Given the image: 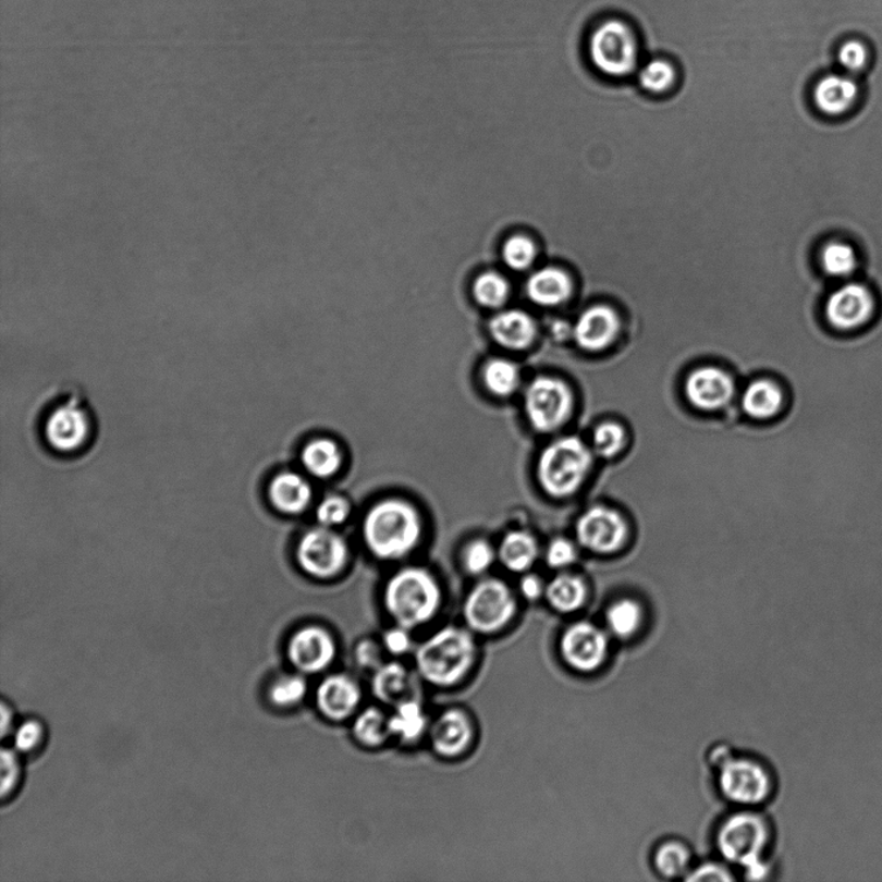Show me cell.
Listing matches in <instances>:
<instances>
[{
  "label": "cell",
  "instance_id": "6da1fadb",
  "mask_svg": "<svg viewBox=\"0 0 882 882\" xmlns=\"http://www.w3.org/2000/svg\"><path fill=\"white\" fill-rule=\"evenodd\" d=\"M422 520L413 504L401 499H387L368 511L364 538L370 551L381 560L406 558L420 543Z\"/></svg>",
  "mask_w": 882,
  "mask_h": 882
},
{
  "label": "cell",
  "instance_id": "7a4b0ae2",
  "mask_svg": "<svg viewBox=\"0 0 882 882\" xmlns=\"http://www.w3.org/2000/svg\"><path fill=\"white\" fill-rule=\"evenodd\" d=\"M477 646L468 629L444 627L415 650L416 671L427 683L439 687L460 684L474 666Z\"/></svg>",
  "mask_w": 882,
  "mask_h": 882
},
{
  "label": "cell",
  "instance_id": "3957f363",
  "mask_svg": "<svg viewBox=\"0 0 882 882\" xmlns=\"http://www.w3.org/2000/svg\"><path fill=\"white\" fill-rule=\"evenodd\" d=\"M640 36L628 20L611 16L599 21L587 40L589 65L605 79L622 81L641 66Z\"/></svg>",
  "mask_w": 882,
  "mask_h": 882
},
{
  "label": "cell",
  "instance_id": "277c9868",
  "mask_svg": "<svg viewBox=\"0 0 882 882\" xmlns=\"http://www.w3.org/2000/svg\"><path fill=\"white\" fill-rule=\"evenodd\" d=\"M441 602L439 583L426 568H402L385 587L384 605L389 615L409 630L432 621Z\"/></svg>",
  "mask_w": 882,
  "mask_h": 882
},
{
  "label": "cell",
  "instance_id": "5b68a950",
  "mask_svg": "<svg viewBox=\"0 0 882 882\" xmlns=\"http://www.w3.org/2000/svg\"><path fill=\"white\" fill-rule=\"evenodd\" d=\"M769 825L755 812H738L722 823L718 833V847L727 862L745 870L748 880H763L769 866L763 852L769 844Z\"/></svg>",
  "mask_w": 882,
  "mask_h": 882
},
{
  "label": "cell",
  "instance_id": "8992f818",
  "mask_svg": "<svg viewBox=\"0 0 882 882\" xmlns=\"http://www.w3.org/2000/svg\"><path fill=\"white\" fill-rule=\"evenodd\" d=\"M592 454L576 437L554 441L540 455L538 479L541 488L553 498H567L585 482Z\"/></svg>",
  "mask_w": 882,
  "mask_h": 882
},
{
  "label": "cell",
  "instance_id": "52a82bcc",
  "mask_svg": "<svg viewBox=\"0 0 882 882\" xmlns=\"http://www.w3.org/2000/svg\"><path fill=\"white\" fill-rule=\"evenodd\" d=\"M877 302L871 290L857 282L845 283L824 304L825 330L840 338H856L872 329Z\"/></svg>",
  "mask_w": 882,
  "mask_h": 882
},
{
  "label": "cell",
  "instance_id": "ba28073f",
  "mask_svg": "<svg viewBox=\"0 0 882 882\" xmlns=\"http://www.w3.org/2000/svg\"><path fill=\"white\" fill-rule=\"evenodd\" d=\"M516 611L515 595L499 579L478 583L464 602V620L476 634H495L515 617Z\"/></svg>",
  "mask_w": 882,
  "mask_h": 882
},
{
  "label": "cell",
  "instance_id": "9c48e42d",
  "mask_svg": "<svg viewBox=\"0 0 882 882\" xmlns=\"http://www.w3.org/2000/svg\"><path fill=\"white\" fill-rule=\"evenodd\" d=\"M572 407L573 395L564 381L539 377L526 389L527 419L540 433H551L561 428L571 416Z\"/></svg>",
  "mask_w": 882,
  "mask_h": 882
},
{
  "label": "cell",
  "instance_id": "30bf717a",
  "mask_svg": "<svg viewBox=\"0 0 882 882\" xmlns=\"http://www.w3.org/2000/svg\"><path fill=\"white\" fill-rule=\"evenodd\" d=\"M348 559L346 541L331 527L308 531L297 547L298 565L317 579H330L342 573Z\"/></svg>",
  "mask_w": 882,
  "mask_h": 882
},
{
  "label": "cell",
  "instance_id": "8fae6325",
  "mask_svg": "<svg viewBox=\"0 0 882 882\" xmlns=\"http://www.w3.org/2000/svg\"><path fill=\"white\" fill-rule=\"evenodd\" d=\"M719 770V786L728 801L742 807H755L772 794V776L757 761L731 757Z\"/></svg>",
  "mask_w": 882,
  "mask_h": 882
},
{
  "label": "cell",
  "instance_id": "7c38bea8",
  "mask_svg": "<svg viewBox=\"0 0 882 882\" xmlns=\"http://www.w3.org/2000/svg\"><path fill=\"white\" fill-rule=\"evenodd\" d=\"M560 651L571 669L583 673L595 672L607 661L608 636L593 624L575 623L562 635Z\"/></svg>",
  "mask_w": 882,
  "mask_h": 882
},
{
  "label": "cell",
  "instance_id": "4fadbf2b",
  "mask_svg": "<svg viewBox=\"0 0 882 882\" xmlns=\"http://www.w3.org/2000/svg\"><path fill=\"white\" fill-rule=\"evenodd\" d=\"M287 658L297 672L316 675L328 670L336 658V642L328 629L307 625L291 636Z\"/></svg>",
  "mask_w": 882,
  "mask_h": 882
},
{
  "label": "cell",
  "instance_id": "5bb4252c",
  "mask_svg": "<svg viewBox=\"0 0 882 882\" xmlns=\"http://www.w3.org/2000/svg\"><path fill=\"white\" fill-rule=\"evenodd\" d=\"M628 527L620 513L595 506L578 519L576 537L587 550L596 553H613L624 544Z\"/></svg>",
  "mask_w": 882,
  "mask_h": 882
},
{
  "label": "cell",
  "instance_id": "9a60e30c",
  "mask_svg": "<svg viewBox=\"0 0 882 882\" xmlns=\"http://www.w3.org/2000/svg\"><path fill=\"white\" fill-rule=\"evenodd\" d=\"M620 313L608 304H592L583 309L573 328V338L580 350L599 353L613 345L622 331Z\"/></svg>",
  "mask_w": 882,
  "mask_h": 882
},
{
  "label": "cell",
  "instance_id": "2e32d148",
  "mask_svg": "<svg viewBox=\"0 0 882 882\" xmlns=\"http://www.w3.org/2000/svg\"><path fill=\"white\" fill-rule=\"evenodd\" d=\"M429 738L437 755L454 759L467 751L474 742V722L464 711L451 708L430 726Z\"/></svg>",
  "mask_w": 882,
  "mask_h": 882
},
{
  "label": "cell",
  "instance_id": "e0dca14e",
  "mask_svg": "<svg viewBox=\"0 0 882 882\" xmlns=\"http://www.w3.org/2000/svg\"><path fill=\"white\" fill-rule=\"evenodd\" d=\"M685 393L691 405L713 412L732 401L734 383L720 368L701 367L686 379Z\"/></svg>",
  "mask_w": 882,
  "mask_h": 882
},
{
  "label": "cell",
  "instance_id": "ac0fdd59",
  "mask_svg": "<svg viewBox=\"0 0 882 882\" xmlns=\"http://www.w3.org/2000/svg\"><path fill=\"white\" fill-rule=\"evenodd\" d=\"M360 700L363 693L359 685L342 673L323 678L316 690L318 711L331 721L350 719L357 711Z\"/></svg>",
  "mask_w": 882,
  "mask_h": 882
},
{
  "label": "cell",
  "instance_id": "d6986e66",
  "mask_svg": "<svg viewBox=\"0 0 882 882\" xmlns=\"http://www.w3.org/2000/svg\"><path fill=\"white\" fill-rule=\"evenodd\" d=\"M89 419L83 409L66 405L50 416L46 424L48 442L62 453H72L86 442L89 434Z\"/></svg>",
  "mask_w": 882,
  "mask_h": 882
},
{
  "label": "cell",
  "instance_id": "ffe728a7",
  "mask_svg": "<svg viewBox=\"0 0 882 882\" xmlns=\"http://www.w3.org/2000/svg\"><path fill=\"white\" fill-rule=\"evenodd\" d=\"M375 697L388 706H399L408 700H420V685L414 673L401 663H384L373 673Z\"/></svg>",
  "mask_w": 882,
  "mask_h": 882
},
{
  "label": "cell",
  "instance_id": "44dd1931",
  "mask_svg": "<svg viewBox=\"0 0 882 882\" xmlns=\"http://www.w3.org/2000/svg\"><path fill=\"white\" fill-rule=\"evenodd\" d=\"M859 85L850 74L822 76L812 88V101L821 113L838 117L847 113L857 102Z\"/></svg>",
  "mask_w": 882,
  "mask_h": 882
},
{
  "label": "cell",
  "instance_id": "7402d4cb",
  "mask_svg": "<svg viewBox=\"0 0 882 882\" xmlns=\"http://www.w3.org/2000/svg\"><path fill=\"white\" fill-rule=\"evenodd\" d=\"M526 290L531 301L540 307H560L572 301L574 280L564 269L546 267L531 274Z\"/></svg>",
  "mask_w": 882,
  "mask_h": 882
},
{
  "label": "cell",
  "instance_id": "603a6c76",
  "mask_svg": "<svg viewBox=\"0 0 882 882\" xmlns=\"http://www.w3.org/2000/svg\"><path fill=\"white\" fill-rule=\"evenodd\" d=\"M490 331L498 344L512 351L529 348L538 332L537 323L523 310L499 313L490 322Z\"/></svg>",
  "mask_w": 882,
  "mask_h": 882
},
{
  "label": "cell",
  "instance_id": "cb8c5ba5",
  "mask_svg": "<svg viewBox=\"0 0 882 882\" xmlns=\"http://www.w3.org/2000/svg\"><path fill=\"white\" fill-rule=\"evenodd\" d=\"M311 486L303 476L294 471L278 475L269 488L270 502L286 515H298L311 502Z\"/></svg>",
  "mask_w": 882,
  "mask_h": 882
},
{
  "label": "cell",
  "instance_id": "d4e9b609",
  "mask_svg": "<svg viewBox=\"0 0 882 882\" xmlns=\"http://www.w3.org/2000/svg\"><path fill=\"white\" fill-rule=\"evenodd\" d=\"M679 76L675 62L663 56L644 62L636 73L641 91L656 97L670 95L677 87Z\"/></svg>",
  "mask_w": 882,
  "mask_h": 882
},
{
  "label": "cell",
  "instance_id": "484cf974",
  "mask_svg": "<svg viewBox=\"0 0 882 882\" xmlns=\"http://www.w3.org/2000/svg\"><path fill=\"white\" fill-rule=\"evenodd\" d=\"M784 404L786 394L770 380L755 381L743 395V409L754 419L774 418L782 412Z\"/></svg>",
  "mask_w": 882,
  "mask_h": 882
},
{
  "label": "cell",
  "instance_id": "4316f807",
  "mask_svg": "<svg viewBox=\"0 0 882 882\" xmlns=\"http://www.w3.org/2000/svg\"><path fill=\"white\" fill-rule=\"evenodd\" d=\"M503 566L513 573H525L538 558L537 540L526 531L506 534L498 551Z\"/></svg>",
  "mask_w": 882,
  "mask_h": 882
},
{
  "label": "cell",
  "instance_id": "83f0119b",
  "mask_svg": "<svg viewBox=\"0 0 882 882\" xmlns=\"http://www.w3.org/2000/svg\"><path fill=\"white\" fill-rule=\"evenodd\" d=\"M302 463L308 474L317 478L335 476L343 464V454L336 442L329 439L313 440L302 453Z\"/></svg>",
  "mask_w": 882,
  "mask_h": 882
},
{
  "label": "cell",
  "instance_id": "f1b7e54d",
  "mask_svg": "<svg viewBox=\"0 0 882 882\" xmlns=\"http://www.w3.org/2000/svg\"><path fill=\"white\" fill-rule=\"evenodd\" d=\"M391 733L402 742L413 743L418 740L428 727V719L421 700H408L394 707V712L389 718Z\"/></svg>",
  "mask_w": 882,
  "mask_h": 882
},
{
  "label": "cell",
  "instance_id": "f546056e",
  "mask_svg": "<svg viewBox=\"0 0 882 882\" xmlns=\"http://www.w3.org/2000/svg\"><path fill=\"white\" fill-rule=\"evenodd\" d=\"M546 596L550 605L568 614L579 610L587 599L585 583L572 575H559L546 588Z\"/></svg>",
  "mask_w": 882,
  "mask_h": 882
},
{
  "label": "cell",
  "instance_id": "4dcf8cb0",
  "mask_svg": "<svg viewBox=\"0 0 882 882\" xmlns=\"http://www.w3.org/2000/svg\"><path fill=\"white\" fill-rule=\"evenodd\" d=\"M819 259H821L823 272L832 278H840V280L856 273L859 266L856 249L849 243L842 241L825 243Z\"/></svg>",
  "mask_w": 882,
  "mask_h": 882
},
{
  "label": "cell",
  "instance_id": "1f68e13d",
  "mask_svg": "<svg viewBox=\"0 0 882 882\" xmlns=\"http://www.w3.org/2000/svg\"><path fill=\"white\" fill-rule=\"evenodd\" d=\"M483 383L497 397H510L519 385V370L516 364L505 358L489 360L483 367Z\"/></svg>",
  "mask_w": 882,
  "mask_h": 882
},
{
  "label": "cell",
  "instance_id": "d6a6232c",
  "mask_svg": "<svg viewBox=\"0 0 882 882\" xmlns=\"http://www.w3.org/2000/svg\"><path fill=\"white\" fill-rule=\"evenodd\" d=\"M353 734L365 747H379L392 735L389 718L379 708H366L354 720Z\"/></svg>",
  "mask_w": 882,
  "mask_h": 882
},
{
  "label": "cell",
  "instance_id": "836d02e7",
  "mask_svg": "<svg viewBox=\"0 0 882 882\" xmlns=\"http://www.w3.org/2000/svg\"><path fill=\"white\" fill-rule=\"evenodd\" d=\"M308 693V683L303 673H286L272 679L267 696L270 705L277 708H293L302 703Z\"/></svg>",
  "mask_w": 882,
  "mask_h": 882
},
{
  "label": "cell",
  "instance_id": "e575fe53",
  "mask_svg": "<svg viewBox=\"0 0 882 882\" xmlns=\"http://www.w3.org/2000/svg\"><path fill=\"white\" fill-rule=\"evenodd\" d=\"M642 609L636 601L622 600L610 607L607 614L609 628L616 637L635 636L642 624Z\"/></svg>",
  "mask_w": 882,
  "mask_h": 882
},
{
  "label": "cell",
  "instance_id": "d590c367",
  "mask_svg": "<svg viewBox=\"0 0 882 882\" xmlns=\"http://www.w3.org/2000/svg\"><path fill=\"white\" fill-rule=\"evenodd\" d=\"M690 850L679 842H666L658 847L654 863L659 873L666 879L684 877L689 871Z\"/></svg>",
  "mask_w": 882,
  "mask_h": 882
},
{
  "label": "cell",
  "instance_id": "8d00e7d4",
  "mask_svg": "<svg viewBox=\"0 0 882 882\" xmlns=\"http://www.w3.org/2000/svg\"><path fill=\"white\" fill-rule=\"evenodd\" d=\"M475 295L485 307L497 308L509 297L510 284L500 274L486 273L476 281Z\"/></svg>",
  "mask_w": 882,
  "mask_h": 882
},
{
  "label": "cell",
  "instance_id": "74e56055",
  "mask_svg": "<svg viewBox=\"0 0 882 882\" xmlns=\"http://www.w3.org/2000/svg\"><path fill=\"white\" fill-rule=\"evenodd\" d=\"M0 796L5 801L7 798L15 795L21 780H23V762H21L20 754L15 748L3 747L2 755H0Z\"/></svg>",
  "mask_w": 882,
  "mask_h": 882
},
{
  "label": "cell",
  "instance_id": "f35d334b",
  "mask_svg": "<svg viewBox=\"0 0 882 882\" xmlns=\"http://www.w3.org/2000/svg\"><path fill=\"white\" fill-rule=\"evenodd\" d=\"M12 747L20 755H32L44 746L46 728L38 720H26L11 735Z\"/></svg>",
  "mask_w": 882,
  "mask_h": 882
},
{
  "label": "cell",
  "instance_id": "ab89813d",
  "mask_svg": "<svg viewBox=\"0 0 882 882\" xmlns=\"http://www.w3.org/2000/svg\"><path fill=\"white\" fill-rule=\"evenodd\" d=\"M837 59L847 74H859L870 64V48L860 39L844 41L838 48Z\"/></svg>",
  "mask_w": 882,
  "mask_h": 882
},
{
  "label": "cell",
  "instance_id": "60d3db41",
  "mask_svg": "<svg viewBox=\"0 0 882 882\" xmlns=\"http://www.w3.org/2000/svg\"><path fill=\"white\" fill-rule=\"evenodd\" d=\"M538 249L535 243L525 235H515L505 243L503 256L509 267L516 270L530 268L537 259Z\"/></svg>",
  "mask_w": 882,
  "mask_h": 882
},
{
  "label": "cell",
  "instance_id": "b9f144b4",
  "mask_svg": "<svg viewBox=\"0 0 882 882\" xmlns=\"http://www.w3.org/2000/svg\"><path fill=\"white\" fill-rule=\"evenodd\" d=\"M497 559V551L488 540L477 539L470 541L465 548L463 561L464 567L471 575H481L489 571Z\"/></svg>",
  "mask_w": 882,
  "mask_h": 882
},
{
  "label": "cell",
  "instance_id": "7bdbcfd3",
  "mask_svg": "<svg viewBox=\"0 0 882 882\" xmlns=\"http://www.w3.org/2000/svg\"><path fill=\"white\" fill-rule=\"evenodd\" d=\"M625 442L624 429L617 424L605 422L597 427L593 434L596 454L610 460L621 453Z\"/></svg>",
  "mask_w": 882,
  "mask_h": 882
},
{
  "label": "cell",
  "instance_id": "ee69618b",
  "mask_svg": "<svg viewBox=\"0 0 882 882\" xmlns=\"http://www.w3.org/2000/svg\"><path fill=\"white\" fill-rule=\"evenodd\" d=\"M350 515L351 504L348 500L339 495L326 498L317 509L319 524L324 527L342 525Z\"/></svg>",
  "mask_w": 882,
  "mask_h": 882
},
{
  "label": "cell",
  "instance_id": "f6af8a7d",
  "mask_svg": "<svg viewBox=\"0 0 882 882\" xmlns=\"http://www.w3.org/2000/svg\"><path fill=\"white\" fill-rule=\"evenodd\" d=\"M383 648L384 646L371 640L360 641L354 650V661L360 670L375 672L384 664Z\"/></svg>",
  "mask_w": 882,
  "mask_h": 882
},
{
  "label": "cell",
  "instance_id": "bcb514c9",
  "mask_svg": "<svg viewBox=\"0 0 882 882\" xmlns=\"http://www.w3.org/2000/svg\"><path fill=\"white\" fill-rule=\"evenodd\" d=\"M576 559L575 547L572 541L560 538L554 539L547 550V564L553 568L571 566Z\"/></svg>",
  "mask_w": 882,
  "mask_h": 882
},
{
  "label": "cell",
  "instance_id": "7dc6e473",
  "mask_svg": "<svg viewBox=\"0 0 882 882\" xmlns=\"http://www.w3.org/2000/svg\"><path fill=\"white\" fill-rule=\"evenodd\" d=\"M383 646L384 649L388 652H391L393 656L406 654V652L413 649V640L412 636H409V629L401 627V625L397 624V627L385 632Z\"/></svg>",
  "mask_w": 882,
  "mask_h": 882
},
{
  "label": "cell",
  "instance_id": "c3c4849f",
  "mask_svg": "<svg viewBox=\"0 0 882 882\" xmlns=\"http://www.w3.org/2000/svg\"><path fill=\"white\" fill-rule=\"evenodd\" d=\"M734 878L727 868L719 863H705L687 874V881H732Z\"/></svg>",
  "mask_w": 882,
  "mask_h": 882
},
{
  "label": "cell",
  "instance_id": "681fc988",
  "mask_svg": "<svg viewBox=\"0 0 882 882\" xmlns=\"http://www.w3.org/2000/svg\"><path fill=\"white\" fill-rule=\"evenodd\" d=\"M520 593H523L526 600L537 601L546 593V587L539 576L532 574L526 575L524 579L520 580Z\"/></svg>",
  "mask_w": 882,
  "mask_h": 882
},
{
  "label": "cell",
  "instance_id": "f907efd6",
  "mask_svg": "<svg viewBox=\"0 0 882 882\" xmlns=\"http://www.w3.org/2000/svg\"><path fill=\"white\" fill-rule=\"evenodd\" d=\"M0 713H2V722H0V727H2V738L7 739L16 728L15 714H13L12 708L7 705L5 701H2Z\"/></svg>",
  "mask_w": 882,
  "mask_h": 882
}]
</instances>
